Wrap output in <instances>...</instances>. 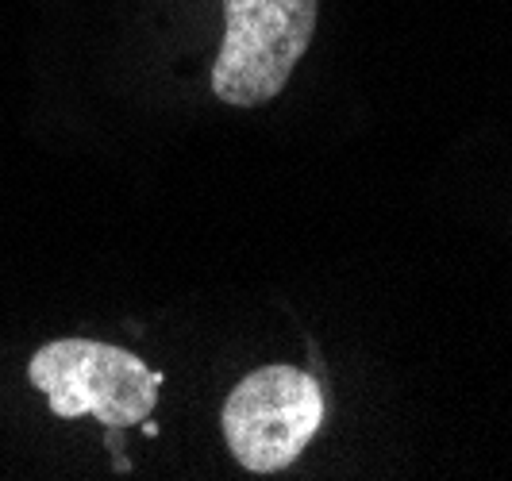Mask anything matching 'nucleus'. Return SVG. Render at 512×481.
<instances>
[{"label": "nucleus", "instance_id": "obj_1", "mask_svg": "<svg viewBox=\"0 0 512 481\" xmlns=\"http://www.w3.org/2000/svg\"><path fill=\"white\" fill-rule=\"evenodd\" d=\"M27 381L51 401L54 416H97L104 428H131L154 412L162 374L143 358L93 339H58L31 355Z\"/></svg>", "mask_w": 512, "mask_h": 481}, {"label": "nucleus", "instance_id": "obj_2", "mask_svg": "<svg viewBox=\"0 0 512 481\" xmlns=\"http://www.w3.org/2000/svg\"><path fill=\"white\" fill-rule=\"evenodd\" d=\"M320 0H224V47L212 93L235 108L274 101L316 35Z\"/></svg>", "mask_w": 512, "mask_h": 481}, {"label": "nucleus", "instance_id": "obj_3", "mask_svg": "<svg viewBox=\"0 0 512 481\" xmlns=\"http://www.w3.org/2000/svg\"><path fill=\"white\" fill-rule=\"evenodd\" d=\"M320 424V381L297 366H262L247 374L224 405V439L251 474H278L293 466Z\"/></svg>", "mask_w": 512, "mask_h": 481}]
</instances>
